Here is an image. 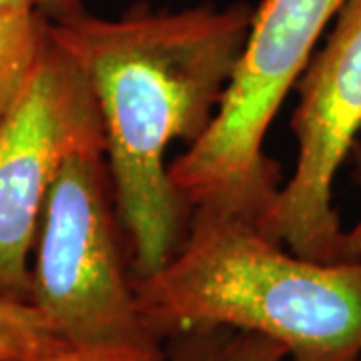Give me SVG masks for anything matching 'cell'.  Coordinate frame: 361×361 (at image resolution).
I'll return each mask as SVG.
<instances>
[{
	"label": "cell",
	"mask_w": 361,
	"mask_h": 361,
	"mask_svg": "<svg viewBox=\"0 0 361 361\" xmlns=\"http://www.w3.org/2000/svg\"><path fill=\"white\" fill-rule=\"evenodd\" d=\"M360 361H361V360H360Z\"/></svg>",
	"instance_id": "cell-14"
},
{
	"label": "cell",
	"mask_w": 361,
	"mask_h": 361,
	"mask_svg": "<svg viewBox=\"0 0 361 361\" xmlns=\"http://www.w3.org/2000/svg\"><path fill=\"white\" fill-rule=\"evenodd\" d=\"M253 6L201 4L118 18L87 11L49 20L89 78L104 129V155L118 225L129 237L133 279L153 275L179 249L187 205L167 165L173 142L191 147L219 113L241 59Z\"/></svg>",
	"instance_id": "cell-1"
},
{
	"label": "cell",
	"mask_w": 361,
	"mask_h": 361,
	"mask_svg": "<svg viewBox=\"0 0 361 361\" xmlns=\"http://www.w3.org/2000/svg\"><path fill=\"white\" fill-rule=\"evenodd\" d=\"M82 11H85L82 0H39V13L47 20H63Z\"/></svg>",
	"instance_id": "cell-11"
},
{
	"label": "cell",
	"mask_w": 361,
	"mask_h": 361,
	"mask_svg": "<svg viewBox=\"0 0 361 361\" xmlns=\"http://www.w3.org/2000/svg\"><path fill=\"white\" fill-rule=\"evenodd\" d=\"M334 23L295 82V169L259 217L271 239L323 263L348 259L334 183L361 130V0H348Z\"/></svg>",
	"instance_id": "cell-6"
},
{
	"label": "cell",
	"mask_w": 361,
	"mask_h": 361,
	"mask_svg": "<svg viewBox=\"0 0 361 361\" xmlns=\"http://www.w3.org/2000/svg\"><path fill=\"white\" fill-rule=\"evenodd\" d=\"M165 349H68L35 361H163Z\"/></svg>",
	"instance_id": "cell-10"
},
{
	"label": "cell",
	"mask_w": 361,
	"mask_h": 361,
	"mask_svg": "<svg viewBox=\"0 0 361 361\" xmlns=\"http://www.w3.org/2000/svg\"><path fill=\"white\" fill-rule=\"evenodd\" d=\"M39 11V0H0V20Z\"/></svg>",
	"instance_id": "cell-13"
},
{
	"label": "cell",
	"mask_w": 361,
	"mask_h": 361,
	"mask_svg": "<svg viewBox=\"0 0 361 361\" xmlns=\"http://www.w3.org/2000/svg\"><path fill=\"white\" fill-rule=\"evenodd\" d=\"M47 32L49 20L39 11L0 20V118L25 87Z\"/></svg>",
	"instance_id": "cell-8"
},
{
	"label": "cell",
	"mask_w": 361,
	"mask_h": 361,
	"mask_svg": "<svg viewBox=\"0 0 361 361\" xmlns=\"http://www.w3.org/2000/svg\"><path fill=\"white\" fill-rule=\"evenodd\" d=\"M348 0H263L219 113L169 167L187 209L259 219L279 191V165L265 137L287 92L311 61L325 26Z\"/></svg>",
	"instance_id": "cell-3"
},
{
	"label": "cell",
	"mask_w": 361,
	"mask_h": 361,
	"mask_svg": "<svg viewBox=\"0 0 361 361\" xmlns=\"http://www.w3.org/2000/svg\"><path fill=\"white\" fill-rule=\"evenodd\" d=\"M116 225L104 153L73 155L47 197L30 265V303L68 348H163L137 310Z\"/></svg>",
	"instance_id": "cell-4"
},
{
	"label": "cell",
	"mask_w": 361,
	"mask_h": 361,
	"mask_svg": "<svg viewBox=\"0 0 361 361\" xmlns=\"http://www.w3.org/2000/svg\"><path fill=\"white\" fill-rule=\"evenodd\" d=\"M163 361H287L285 349L267 337L207 329L167 339Z\"/></svg>",
	"instance_id": "cell-7"
},
{
	"label": "cell",
	"mask_w": 361,
	"mask_h": 361,
	"mask_svg": "<svg viewBox=\"0 0 361 361\" xmlns=\"http://www.w3.org/2000/svg\"><path fill=\"white\" fill-rule=\"evenodd\" d=\"M133 291L161 343L235 329L279 343L287 361L361 360V259L301 257L253 217L195 209L175 255Z\"/></svg>",
	"instance_id": "cell-2"
},
{
	"label": "cell",
	"mask_w": 361,
	"mask_h": 361,
	"mask_svg": "<svg viewBox=\"0 0 361 361\" xmlns=\"http://www.w3.org/2000/svg\"><path fill=\"white\" fill-rule=\"evenodd\" d=\"M355 169H357V177L361 180V149L355 147ZM345 255L348 259H361V219L353 225L351 231H345Z\"/></svg>",
	"instance_id": "cell-12"
},
{
	"label": "cell",
	"mask_w": 361,
	"mask_h": 361,
	"mask_svg": "<svg viewBox=\"0 0 361 361\" xmlns=\"http://www.w3.org/2000/svg\"><path fill=\"white\" fill-rule=\"evenodd\" d=\"M32 303L0 297V361H35L68 351Z\"/></svg>",
	"instance_id": "cell-9"
},
{
	"label": "cell",
	"mask_w": 361,
	"mask_h": 361,
	"mask_svg": "<svg viewBox=\"0 0 361 361\" xmlns=\"http://www.w3.org/2000/svg\"><path fill=\"white\" fill-rule=\"evenodd\" d=\"M103 151L85 71L47 32L39 59L0 118V297L30 303V255L47 197L73 155Z\"/></svg>",
	"instance_id": "cell-5"
}]
</instances>
